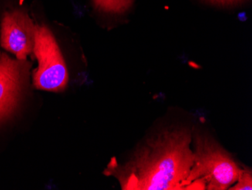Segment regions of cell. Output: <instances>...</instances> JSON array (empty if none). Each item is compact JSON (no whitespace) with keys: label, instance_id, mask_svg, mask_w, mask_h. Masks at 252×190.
<instances>
[{"label":"cell","instance_id":"obj_1","mask_svg":"<svg viewBox=\"0 0 252 190\" xmlns=\"http://www.w3.org/2000/svg\"><path fill=\"white\" fill-rule=\"evenodd\" d=\"M192 126L163 122L146 136L123 164L109 166L123 190H178L193 163Z\"/></svg>","mask_w":252,"mask_h":190},{"label":"cell","instance_id":"obj_3","mask_svg":"<svg viewBox=\"0 0 252 190\" xmlns=\"http://www.w3.org/2000/svg\"><path fill=\"white\" fill-rule=\"evenodd\" d=\"M33 52L39 62L34 72V86L47 91L63 90L67 84V69L59 45L45 26H36Z\"/></svg>","mask_w":252,"mask_h":190},{"label":"cell","instance_id":"obj_4","mask_svg":"<svg viewBox=\"0 0 252 190\" xmlns=\"http://www.w3.org/2000/svg\"><path fill=\"white\" fill-rule=\"evenodd\" d=\"M36 26L28 15L20 10L5 12L1 28V45L16 55L19 60H26L33 52Z\"/></svg>","mask_w":252,"mask_h":190},{"label":"cell","instance_id":"obj_8","mask_svg":"<svg viewBox=\"0 0 252 190\" xmlns=\"http://www.w3.org/2000/svg\"><path fill=\"white\" fill-rule=\"evenodd\" d=\"M214 3L219 4L222 5H236L238 3H241L244 0H209Z\"/></svg>","mask_w":252,"mask_h":190},{"label":"cell","instance_id":"obj_6","mask_svg":"<svg viewBox=\"0 0 252 190\" xmlns=\"http://www.w3.org/2000/svg\"><path fill=\"white\" fill-rule=\"evenodd\" d=\"M135 0H93L97 9L107 13L120 15L127 12Z\"/></svg>","mask_w":252,"mask_h":190},{"label":"cell","instance_id":"obj_5","mask_svg":"<svg viewBox=\"0 0 252 190\" xmlns=\"http://www.w3.org/2000/svg\"><path fill=\"white\" fill-rule=\"evenodd\" d=\"M31 64L0 54V120L12 113L29 75Z\"/></svg>","mask_w":252,"mask_h":190},{"label":"cell","instance_id":"obj_7","mask_svg":"<svg viewBox=\"0 0 252 190\" xmlns=\"http://www.w3.org/2000/svg\"><path fill=\"white\" fill-rule=\"evenodd\" d=\"M230 190H252V171L247 166L243 165L241 173L234 185L232 186Z\"/></svg>","mask_w":252,"mask_h":190},{"label":"cell","instance_id":"obj_2","mask_svg":"<svg viewBox=\"0 0 252 190\" xmlns=\"http://www.w3.org/2000/svg\"><path fill=\"white\" fill-rule=\"evenodd\" d=\"M191 146L193 163L181 190H226L236 184L243 165L209 130L192 126Z\"/></svg>","mask_w":252,"mask_h":190}]
</instances>
